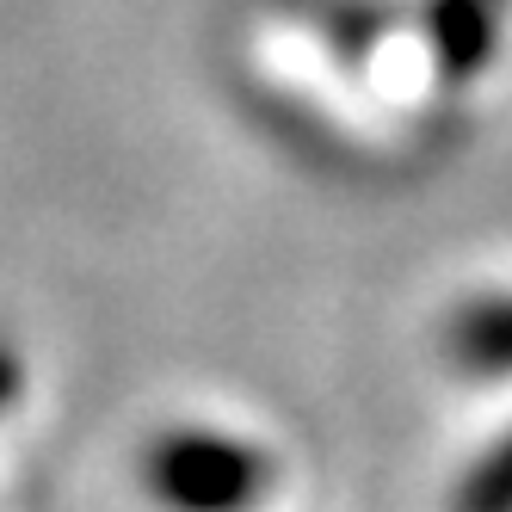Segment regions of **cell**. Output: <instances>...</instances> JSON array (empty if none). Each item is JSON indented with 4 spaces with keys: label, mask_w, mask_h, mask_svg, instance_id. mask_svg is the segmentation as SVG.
I'll return each instance as SVG.
<instances>
[{
    "label": "cell",
    "mask_w": 512,
    "mask_h": 512,
    "mask_svg": "<svg viewBox=\"0 0 512 512\" xmlns=\"http://www.w3.org/2000/svg\"><path fill=\"white\" fill-rule=\"evenodd\" d=\"M457 512H512V432L469 469V482L457 488Z\"/></svg>",
    "instance_id": "277c9868"
},
{
    "label": "cell",
    "mask_w": 512,
    "mask_h": 512,
    "mask_svg": "<svg viewBox=\"0 0 512 512\" xmlns=\"http://www.w3.org/2000/svg\"><path fill=\"white\" fill-rule=\"evenodd\" d=\"M488 0H445L438 7V44H445V62L457 68H475V62H488Z\"/></svg>",
    "instance_id": "3957f363"
},
{
    "label": "cell",
    "mask_w": 512,
    "mask_h": 512,
    "mask_svg": "<svg viewBox=\"0 0 512 512\" xmlns=\"http://www.w3.org/2000/svg\"><path fill=\"white\" fill-rule=\"evenodd\" d=\"M488 7H494V0H488Z\"/></svg>",
    "instance_id": "8992f818"
},
{
    "label": "cell",
    "mask_w": 512,
    "mask_h": 512,
    "mask_svg": "<svg viewBox=\"0 0 512 512\" xmlns=\"http://www.w3.org/2000/svg\"><path fill=\"white\" fill-rule=\"evenodd\" d=\"M13 389H19V364H13V352L0 346V408L13 401Z\"/></svg>",
    "instance_id": "5b68a950"
},
{
    "label": "cell",
    "mask_w": 512,
    "mask_h": 512,
    "mask_svg": "<svg viewBox=\"0 0 512 512\" xmlns=\"http://www.w3.org/2000/svg\"><path fill=\"white\" fill-rule=\"evenodd\" d=\"M278 482V463L229 432H167L149 451V488L167 512H253Z\"/></svg>",
    "instance_id": "6da1fadb"
},
{
    "label": "cell",
    "mask_w": 512,
    "mask_h": 512,
    "mask_svg": "<svg viewBox=\"0 0 512 512\" xmlns=\"http://www.w3.org/2000/svg\"><path fill=\"white\" fill-rule=\"evenodd\" d=\"M445 346H451V358L463 364L469 377H506L512 371V297L469 303L451 321Z\"/></svg>",
    "instance_id": "7a4b0ae2"
}]
</instances>
